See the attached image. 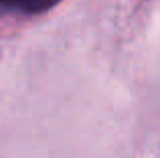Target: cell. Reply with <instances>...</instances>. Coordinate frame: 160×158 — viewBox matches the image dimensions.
I'll list each match as a JSON object with an SVG mask.
<instances>
[{"instance_id": "obj_1", "label": "cell", "mask_w": 160, "mask_h": 158, "mask_svg": "<svg viewBox=\"0 0 160 158\" xmlns=\"http://www.w3.org/2000/svg\"><path fill=\"white\" fill-rule=\"evenodd\" d=\"M61 0H0V6L6 10H16L22 14H41L57 6Z\"/></svg>"}]
</instances>
